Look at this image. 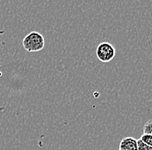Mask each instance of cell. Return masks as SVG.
<instances>
[{
  "mask_svg": "<svg viewBox=\"0 0 152 150\" xmlns=\"http://www.w3.org/2000/svg\"><path fill=\"white\" fill-rule=\"evenodd\" d=\"M116 55L115 47L109 42H101L96 49V55L101 62H109L113 60Z\"/></svg>",
  "mask_w": 152,
  "mask_h": 150,
  "instance_id": "7a4b0ae2",
  "label": "cell"
},
{
  "mask_svg": "<svg viewBox=\"0 0 152 150\" xmlns=\"http://www.w3.org/2000/svg\"><path fill=\"white\" fill-rule=\"evenodd\" d=\"M119 149L137 150V140L134 137H125L119 144Z\"/></svg>",
  "mask_w": 152,
  "mask_h": 150,
  "instance_id": "3957f363",
  "label": "cell"
},
{
  "mask_svg": "<svg viewBox=\"0 0 152 150\" xmlns=\"http://www.w3.org/2000/svg\"><path fill=\"white\" fill-rule=\"evenodd\" d=\"M140 140L146 145L152 147V135L151 134H142V135L140 137Z\"/></svg>",
  "mask_w": 152,
  "mask_h": 150,
  "instance_id": "277c9868",
  "label": "cell"
},
{
  "mask_svg": "<svg viewBox=\"0 0 152 150\" xmlns=\"http://www.w3.org/2000/svg\"><path fill=\"white\" fill-rule=\"evenodd\" d=\"M143 134L152 135V119L145 122V124L143 126Z\"/></svg>",
  "mask_w": 152,
  "mask_h": 150,
  "instance_id": "5b68a950",
  "label": "cell"
},
{
  "mask_svg": "<svg viewBox=\"0 0 152 150\" xmlns=\"http://www.w3.org/2000/svg\"><path fill=\"white\" fill-rule=\"evenodd\" d=\"M137 150H152V147L143 143L139 138L137 140Z\"/></svg>",
  "mask_w": 152,
  "mask_h": 150,
  "instance_id": "8992f818",
  "label": "cell"
},
{
  "mask_svg": "<svg viewBox=\"0 0 152 150\" xmlns=\"http://www.w3.org/2000/svg\"><path fill=\"white\" fill-rule=\"evenodd\" d=\"M118 150H122V149H118Z\"/></svg>",
  "mask_w": 152,
  "mask_h": 150,
  "instance_id": "52a82bcc",
  "label": "cell"
},
{
  "mask_svg": "<svg viewBox=\"0 0 152 150\" xmlns=\"http://www.w3.org/2000/svg\"><path fill=\"white\" fill-rule=\"evenodd\" d=\"M23 46L28 52L41 51L45 46L44 37L39 32L32 31L24 37L23 41Z\"/></svg>",
  "mask_w": 152,
  "mask_h": 150,
  "instance_id": "6da1fadb",
  "label": "cell"
}]
</instances>
